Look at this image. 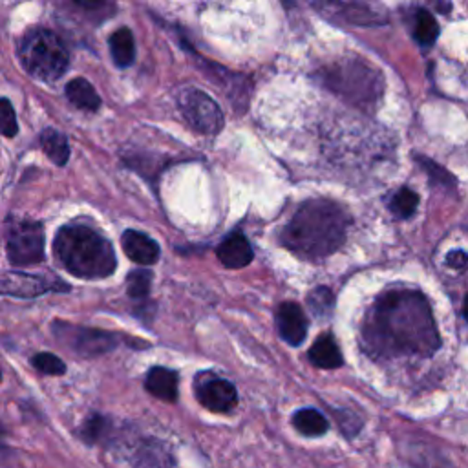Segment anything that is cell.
<instances>
[{
  "label": "cell",
  "mask_w": 468,
  "mask_h": 468,
  "mask_svg": "<svg viewBox=\"0 0 468 468\" xmlns=\"http://www.w3.org/2000/svg\"><path fill=\"white\" fill-rule=\"evenodd\" d=\"M216 256L227 269H242L253 262L255 253L242 232H232L218 246Z\"/></svg>",
  "instance_id": "4fadbf2b"
},
{
  "label": "cell",
  "mask_w": 468,
  "mask_h": 468,
  "mask_svg": "<svg viewBox=\"0 0 468 468\" xmlns=\"http://www.w3.org/2000/svg\"><path fill=\"white\" fill-rule=\"evenodd\" d=\"M463 316H464V320L468 322V295H466V299H464V304H463Z\"/></svg>",
  "instance_id": "f546056e"
},
{
  "label": "cell",
  "mask_w": 468,
  "mask_h": 468,
  "mask_svg": "<svg viewBox=\"0 0 468 468\" xmlns=\"http://www.w3.org/2000/svg\"><path fill=\"white\" fill-rule=\"evenodd\" d=\"M54 334L57 341L72 348L81 357H96L112 351L119 344V335L93 330V327L72 325L63 320L54 322Z\"/></svg>",
  "instance_id": "52a82bcc"
},
{
  "label": "cell",
  "mask_w": 468,
  "mask_h": 468,
  "mask_svg": "<svg viewBox=\"0 0 468 468\" xmlns=\"http://www.w3.org/2000/svg\"><path fill=\"white\" fill-rule=\"evenodd\" d=\"M110 54L119 68H128L135 61V40L128 28H119L110 35Z\"/></svg>",
  "instance_id": "e0dca14e"
},
{
  "label": "cell",
  "mask_w": 468,
  "mask_h": 468,
  "mask_svg": "<svg viewBox=\"0 0 468 468\" xmlns=\"http://www.w3.org/2000/svg\"><path fill=\"white\" fill-rule=\"evenodd\" d=\"M362 335L368 351L377 357H430L441 346L430 302L412 290L379 297L364 322Z\"/></svg>",
  "instance_id": "6da1fadb"
},
{
  "label": "cell",
  "mask_w": 468,
  "mask_h": 468,
  "mask_svg": "<svg viewBox=\"0 0 468 468\" xmlns=\"http://www.w3.org/2000/svg\"><path fill=\"white\" fill-rule=\"evenodd\" d=\"M145 388L154 397L167 403H174L178 399V373L169 368L156 366L147 373Z\"/></svg>",
  "instance_id": "5bb4252c"
},
{
  "label": "cell",
  "mask_w": 468,
  "mask_h": 468,
  "mask_svg": "<svg viewBox=\"0 0 468 468\" xmlns=\"http://www.w3.org/2000/svg\"><path fill=\"white\" fill-rule=\"evenodd\" d=\"M339 8L346 10V13H342L341 17H346L353 24L371 26V24L385 22V19H381L379 13H376L369 6H364V4H339Z\"/></svg>",
  "instance_id": "603a6c76"
},
{
  "label": "cell",
  "mask_w": 468,
  "mask_h": 468,
  "mask_svg": "<svg viewBox=\"0 0 468 468\" xmlns=\"http://www.w3.org/2000/svg\"><path fill=\"white\" fill-rule=\"evenodd\" d=\"M417 204H419V196L408 189V186H403L401 191H397L392 200H390V211L401 218L406 220L410 216H413V212L417 211Z\"/></svg>",
  "instance_id": "7402d4cb"
},
{
  "label": "cell",
  "mask_w": 468,
  "mask_h": 468,
  "mask_svg": "<svg viewBox=\"0 0 468 468\" xmlns=\"http://www.w3.org/2000/svg\"><path fill=\"white\" fill-rule=\"evenodd\" d=\"M6 251L13 265L28 267L44 260V232L39 221L13 220L6 230Z\"/></svg>",
  "instance_id": "8992f818"
},
{
  "label": "cell",
  "mask_w": 468,
  "mask_h": 468,
  "mask_svg": "<svg viewBox=\"0 0 468 468\" xmlns=\"http://www.w3.org/2000/svg\"><path fill=\"white\" fill-rule=\"evenodd\" d=\"M278 334L290 346H300L308 335V318L297 302H282L276 311Z\"/></svg>",
  "instance_id": "30bf717a"
},
{
  "label": "cell",
  "mask_w": 468,
  "mask_h": 468,
  "mask_svg": "<svg viewBox=\"0 0 468 468\" xmlns=\"http://www.w3.org/2000/svg\"><path fill=\"white\" fill-rule=\"evenodd\" d=\"M446 264L450 267H454V269H463L468 264V255L464 251H459V249L457 251H450L446 255Z\"/></svg>",
  "instance_id": "f1b7e54d"
},
{
  "label": "cell",
  "mask_w": 468,
  "mask_h": 468,
  "mask_svg": "<svg viewBox=\"0 0 468 468\" xmlns=\"http://www.w3.org/2000/svg\"><path fill=\"white\" fill-rule=\"evenodd\" d=\"M196 397L211 412L227 413L238 403V394L232 383L216 377L212 373H202L196 379Z\"/></svg>",
  "instance_id": "9c48e42d"
},
{
  "label": "cell",
  "mask_w": 468,
  "mask_h": 468,
  "mask_svg": "<svg viewBox=\"0 0 468 468\" xmlns=\"http://www.w3.org/2000/svg\"><path fill=\"white\" fill-rule=\"evenodd\" d=\"M56 256L68 273L84 280H98L110 276L116 267V253L112 244L82 223L65 225L54 240Z\"/></svg>",
  "instance_id": "3957f363"
},
{
  "label": "cell",
  "mask_w": 468,
  "mask_h": 468,
  "mask_svg": "<svg viewBox=\"0 0 468 468\" xmlns=\"http://www.w3.org/2000/svg\"><path fill=\"white\" fill-rule=\"evenodd\" d=\"M121 246L130 260L142 265H152L160 260L161 249L154 238L142 230H125L121 237Z\"/></svg>",
  "instance_id": "7c38bea8"
},
{
  "label": "cell",
  "mask_w": 468,
  "mask_h": 468,
  "mask_svg": "<svg viewBox=\"0 0 468 468\" xmlns=\"http://www.w3.org/2000/svg\"><path fill=\"white\" fill-rule=\"evenodd\" d=\"M19 59L31 77L46 82L65 75L70 65V56L63 40L44 28H33L21 39Z\"/></svg>",
  "instance_id": "277c9868"
},
{
  "label": "cell",
  "mask_w": 468,
  "mask_h": 468,
  "mask_svg": "<svg viewBox=\"0 0 468 468\" xmlns=\"http://www.w3.org/2000/svg\"><path fill=\"white\" fill-rule=\"evenodd\" d=\"M293 425L295 429L308 436V438H318L324 436L330 429V423L327 419L315 408H302L293 415Z\"/></svg>",
  "instance_id": "ffe728a7"
},
{
  "label": "cell",
  "mask_w": 468,
  "mask_h": 468,
  "mask_svg": "<svg viewBox=\"0 0 468 468\" xmlns=\"http://www.w3.org/2000/svg\"><path fill=\"white\" fill-rule=\"evenodd\" d=\"M322 77L325 86L355 105L376 103L383 93L381 74L359 59L335 63Z\"/></svg>",
  "instance_id": "5b68a950"
},
{
  "label": "cell",
  "mask_w": 468,
  "mask_h": 468,
  "mask_svg": "<svg viewBox=\"0 0 468 468\" xmlns=\"http://www.w3.org/2000/svg\"><path fill=\"white\" fill-rule=\"evenodd\" d=\"M412 35H413V39L420 46H425V48H429V46H432L438 40V37H439V24H438L436 17L430 12L419 8L413 13Z\"/></svg>",
  "instance_id": "d6986e66"
},
{
  "label": "cell",
  "mask_w": 468,
  "mask_h": 468,
  "mask_svg": "<svg viewBox=\"0 0 468 468\" xmlns=\"http://www.w3.org/2000/svg\"><path fill=\"white\" fill-rule=\"evenodd\" d=\"M152 286V273L147 269H135L126 278V293L132 299L145 300L151 293Z\"/></svg>",
  "instance_id": "44dd1931"
},
{
  "label": "cell",
  "mask_w": 468,
  "mask_h": 468,
  "mask_svg": "<svg viewBox=\"0 0 468 468\" xmlns=\"http://www.w3.org/2000/svg\"><path fill=\"white\" fill-rule=\"evenodd\" d=\"M31 364L44 376H63L66 371V364L54 353H39L31 359Z\"/></svg>",
  "instance_id": "cb8c5ba5"
},
{
  "label": "cell",
  "mask_w": 468,
  "mask_h": 468,
  "mask_svg": "<svg viewBox=\"0 0 468 468\" xmlns=\"http://www.w3.org/2000/svg\"><path fill=\"white\" fill-rule=\"evenodd\" d=\"M103 427H105V419H103V417L96 415V417L88 419L86 425H84V436H86V439L93 441L98 436H101Z\"/></svg>",
  "instance_id": "83f0119b"
},
{
  "label": "cell",
  "mask_w": 468,
  "mask_h": 468,
  "mask_svg": "<svg viewBox=\"0 0 468 468\" xmlns=\"http://www.w3.org/2000/svg\"><path fill=\"white\" fill-rule=\"evenodd\" d=\"M178 105L185 119L191 123V126L202 134L214 135L223 128V114L218 103L207 96L205 91L191 88L179 93Z\"/></svg>",
  "instance_id": "ba28073f"
},
{
  "label": "cell",
  "mask_w": 468,
  "mask_h": 468,
  "mask_svg": "<svg viewBox=\"0 0 468 468\" xmlns=\"http://www.w3.org/2000/svg\"><path fill=\"white\" fill-rule=\"evenodd\" d=\"M40 145H42V151L46 152V156H48L59 167L66 165V161L70 160L68 139H66V135L63 132H59L56 128L42 130Z\"/></svg>",
  "instance_id": "ac0fdd59"
},
{
  "label": "cell",
  "mask_w": 468,
  "mask_h": 468,
  "mask_svg": "<svg viewBox=\"0 0 468 468\" xmlns=\"http://www.w3.org/2000/svg\"><path fill=\"white\" fill-rule=\"evenodd\" d=\"M66 98L70 100L72 105H75L81 110L96 112L101 107V98L96 91V88L91 86V82H88L86 79H81V77H77L66 84Z\"/></svg>",
  "instance_id": "2e32d148"
},
{
  "label": "cell",
  "mask_w": 468,
  "mask_h": 468,
  "mask_svg": "<svg viewBox=\"0 0 468 468\" xmlns=\"http://www.w3.org/2000/svg\"><path fill=\"white\" fill-rule=\"evenodd\" d=\"M0 117H3V134L6 137L17 135L19 125H17L15 110H13L10 100H3V103H0Z\"/></svg>",
  "instance_id": "484cf974"
},
{
  "label": "cell",
  "mask_w": 468,
  "mask_h": 468,
  "mask_svg": "<svg viewBox=\"0 0 468 468\" xmlns=\"http://www.w3.org/2000/svg\"><path fill=\"white\" fill-rule=\"evenodd\" d=\"M350 218L330 200L302 204L280 232V244L302 260L316 262L339 251L346 240Z\"/></svg>",
  "instance_id": "7a4b0ae2"
},
{
  "label": "cell",
  "mask_w": 468,
  "mask_h": 468,
  "mask_svg": "<svg viewBox=\"0 0 468 468\" xmlns=\"http://www.w3.org/2000/svg\"><path fill=\"white\" fill-rule=\"evenodd\" d=\"M308 357L313 366L324 368V369L341 368L344 362L341 348L337 346V342L334 341V337L330 334H324L315 341V344L309 348Z\"/></svg>",
  "instance_id": "9a60e30c"
},
{
  "label": "cell",
  "mask_w": 468,
  "mask_h": 468,
  "mask_svg": "<svg viewBox=\"0 0 468 468\" xmlns=\"http://www.w3.org/2000/svg\"><path fill=\"white\" fill-rule=\"evenodd\" d=\"M420 165H423V167L429 170V174H430V178H434V181H439L441 185H446V183H452V185H454V179L450 178V174H448L445 169L438 167L434 161H430V160H420Z\"/></svg>",
  "instance_id": "4316f807"
},
{
  "label": "cell",
  "mask_w": 468,
  "mask_h": 468,
  "mask_svg": "<svg viewBox=\"0 0 468 468\" xmlns=\"http://www.w3.org/2000/svg\"><path fill=\"white\" fill-rule=\"evenodd\" d=\"M308 304L311 308V311L316 315V316H325L330 315L332 309H334V295L332 291L327 288H316L309 299H308Z\"/></svg>",
  "instance_id": "d4e9b609"
},
{
  "label": "cell",
  "mask_w": 468,
  "mask_h": 468,
  "mask_svg": "<svg viewBox=\"0 0 468 468\" xmlns=\"http://www.w3.org/2000/svg\"><path fill=\"white\" fill-rule=\"evenodd\" d=\"M68 290L65 284L50 282L48 278L39 276V274H26V273H4L3 276V293L10 297H21V299H30V297H39L46 291L54 290Z\"/></svg>",
  "instance_id": "8fae6325"
}]
</instances>
